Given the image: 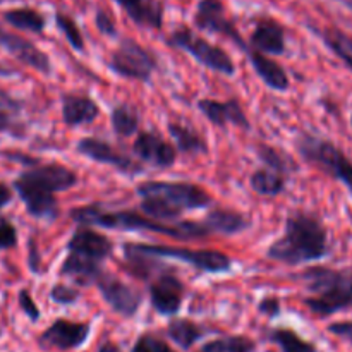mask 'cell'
I'll return each mask as SVG.
<instances>
[{"label":"cell","instance_id":"1","mask_svg":"<svg viewBox=\"0 0 352 352\" xmlns=\"http://www.w3.org/2000/svg\"><path fill=\"white\" fill-rule=\"evenodd\" d=\"M79 182L76 172L65 165L50 162V164H34L17 175L12 182V189L17 192L21 201L26 206V212L38 220L54 222L58 217L57 192L69 191Z\"/></svg>","mask_w":352,"mask_h":352},{"label":"cell","instance_id":"2","mask_svg":"<svg viewBox=\"0 0 352 352\" xmlns=\"http://www.w3.org/2000/svg\"><path fill=\"white\" fill-rule=\"evenodd\" d=\"M195 24L198 30L206 31V33L229 38L243 54H246L254 72L260 76V79L268 88L274 89V91H287L289 86H291L287 72L284 71L280 64L250 47V43L241 36L234 21L227 16V9L222 0H199L198 6H196Z\"/></svg>","mask_w":352,"mask_h":352},{"label":"cell","instance_id":"3","mask_svg":"<svg viewBox=\"0 0 352 352\" xmlns=\"http://www.w3.org/2000/svg\"><path fill=\"white\" fill-rule=\"evenodd\" d=\"M330 253L329 230L322 220L308 212H294L285 219L284 234L267 250L268 260L278 263H309Z\"/></svg>","mask_w":352,"mask_h":352},{"label":"cell","instance_id":"4","mask_svg":"<svg viewBox=\"0 0 352 352\" xmlns=\"http://www.w3.org/2000/svg\"><path fill=\"white\" fill-rule=\"evenodd\" d=\"M71 219L79 226L120 230H148V232L164 234V236L174 237L179 241L201 239V237L212 234L205 222H184V220H179L175 223L157 222V220L146 215H140L133 210L105 212L100 203H91V205L71 210Z\"/></svg>","mask_w":352,"mask_h":352},{"label":"cell","instance_id":"5","mask_svg":"<svg viewBox=\"0 0 352 352\" xmlns=\"http://www.w3.org/2000/svg\"><path fill=\"white\" fill-rule=\"evenodd\" d=\"M136 192L144 215L165 223L170 220L179 222L186 212L203 210L213 201L206 189L192 182L144 181L138 184Z\"/></svg>","mask_w":352,"mask_h":352},{"label":"cell","instance_id":"6","mask_svg":"<svg viewBox=\"0 0 352 352\" xmlns=\"http://www.w3.org/2000/svg\"><path fill=\"white\" fill-rule=\"evenodd\" d=\"M65 248L67 256L60 267V275L74 278L79 285H89L95 284L103 272L102 265L112 254L113 243L91 227L79 226Z\"/></svg>","mask_w":352,"mask_h":352},{"label":"cell","instance_id":"7","mask_svg":"<svg viewBox=\"0 0 352 352\" xmlns=\"http://www.w3.org/2000/svg\"><path fill=\"white\" fill-rule=\"evenodd\" d=\"M309 292L305 305L318 316H330L352 306V270L313 267L299 275Z\"/></svg>","mask_w":352,"mask_h":352},{"label":"cell","instance_id":"8","mask_svg":"<svg viewBox=\"0 0 352 352\" xmlns=\"http://www.w3.org/2000/svg\"><path fill=\"white\" fill-rule=\"evenodd\" d=\"M296 148L302 160L342 182L352 196V160L336 143L315 134L302 133L296 140Z\"/></svg>","mask_w":352,"mask_h":352},{"label":"cell","instance_id":"9","mask_svg":"<svg viewBox=\"0 0 352 352\" xmlns=\"http://www.w3.org/2000/svg\"><path fill=\"white\" fill-rule=\"evenodd\" d=\"M124 248L146 258H172L182 261L206 274H223L232 268V260L222 251L215 250H188V248L162 246V244L127 243Z\"/></svg>","mask_w":352,"mask_h":352},{"label":"cell","instance_id":"10","mask_svg":"<svg viewBox=\"0 0 352 352\" xmlns=\"http://www.w3.org/2000/svg\"><path fill=\"white\" fill-rule=\"evenodd\" d=\"M165 41H167L168 47L177 48V50L189 54L198 64L210 69V71L229 76V78H232L236 74V64L230 58V55L223 48L210 43L203 36H198L189 28H179V30L172 31Z\"/></svg>","mask_w":352,"mask_h":352},{"label":"cell","instance_id":"11","mask_svg":"<svg viewBox=\"0 0 352 352\" xmlns=\"http://www.w3.org/2000/svg\"><path fill=\"white\" fill-rule=\"evenodd\" d=\"M107 67L120 78L148 82L158 69V58L133 38H122L110 55Z\"/></svg>","mask_w":352,"mask_h":352},{"label":"cell","instance_id":"12","mask_svg":"<svg viewBox=\"0 0 352 352\" xmlns=\"http://www.w3.org/2000/svg\"><path fill=\"white\" fill-rule=\"evenodd\" d=\"M95 285L98 289L100 296L103 298V301L117 315L124 316V318H131V316L136 315L138 309L143 305V294H141V291L124 284L120 278L109 274V272H102L98 275V278L95 280Z\"/></svg>","mask_w":352,"mask_h":352},{"label":"cell","instance_id":"13","mask_svg":"<svg viewBox=\"0 0 352 352\" xmlns=\"http://www.w3.org/2000/svg\"><path fill=\"white\" fill-rule=\"evenodd\" d=\"M76 151L82 155V157L89 158V160L98 162V164L103 165H110V167H113L116 170L122 172L126 175H136L144 170L140 162L119 151L110 143L100 140V138H82L76 144Z\"/></svg>","mask_w":352,"mask_h":352},{"label":"cell","instance_id":"14","mask_svg":"<svg viewBox=\"0 0 352 352\" xmlns=\"http://www.w3.org/2000/svg\"><path fill=\"white\" fill-rule=\"evenodd\" d=\"M89 323L69 322L58 318L38 337V344L43 349H60L71 351L82 346L89 337Z\"/></svg>","mask_w":352,"mask_h":352},{"label":"cell","instance_id":"15","mask_svg":"<svg viewBox=\"0 0 352 352\" xmlns=\"http://www.w3.org/2000/svg\"><path fill=\"white\" fill-rule=\"evenodd\" d=\"M150 302L157 313L164 316H174L181 311L182 298H184V284L174 274H158L151 280Z\"/></svg>","mask_w":352,"mask_h":352},{"label":"cell","instance_id":"16","mask_svg":"<svg viewBox=\"0 0 352 352\" xmlns=\"http://www.w3.org/2000/svg\"><path fill=\"white\" fill-rule=\"evenodd\" d=\"M133 153L143 164L157 168H170L177 158V150L174 144L158 136L157 133H148V131L138 134L133 144Z\"/></svg>","mask_w":352,"mask_h":352},{"label":"cell","instance_id":"17","mask_svg":"<svg viewBox=\"0 0 352 352\" xmlns=\"http://www.w3.org/2000/svg\"><path fill=\"white\" fill-rule=\"evenodd\" d=\"M0 47L9 52L19 62L26 64L28 67L34 69L45 76L52 74V62L43 50H40L36 45L31 43L26 38L3 30L2 26H0Z\"/></svg>","mask_w":352,"mask_h":352},{"label":"cell","instance_id":"18","mask_svg":"<svg viewBox=\"0 0 352 352\" xmlns=\"http://www.w3.org/2000/svg\"><path fill=\"white\" fill-rule=\"evenodd\" d=\"M198 109L213 126L220 127V129H226L227 126H237L241 129H250L251 127L243 105L236 98L226 100V102L203 98L198 102Z\"/></svg>","mask_w":352,"mask_h":352},{"label":"cell","instance_id":"19","mask_svg":"<svg viewBox=\"0 0 352 352\" xmlns=\"http://www.w3.org/2000/svg\"><path fill=\"white\" fill-rule=\"evenodd\" d=\"M250 47L263 55H282L285 52V30L274 17H261L250 36Z\"/></svg>","mask_w":352,"mask_h":352},{"label":"cell","instance_id":"20","mask_svg":"<svg viewBox=\"0 0 352 352\" xmlns=\"http://www.w3.org/2000/svg\"><path fill=\"white\" fill-rule=\"evenodd\" d=\"M62 120L65 126H88L98 119V103L82 93H65L62 95Z\"/></svg>","mask_w":352,"mask_h":352},{"label":"cell","instance_id":"21","mask_svg":"<svg viewBox=\"0 0 352 352\" xmlns=\"http://www.w3.org/2000/svg\"><path fill=\"white\" fill-rule=\"evenodd\" d=\"M113 2L119 3L138 26L162 30L164 3L160 0H113Z\"/></svg>","mask_w":352,"mask_h":352},{"label":"cell","instance_id":"22","mask_svg":"<svg viewBox=\"0 0 352 352\" xmlns=\"http://www.w3.org/2000/svg\"><path fill=\"white\" fill-rule=\"evenodd\" d=\"M203 222L210 229L212 234H223V236H232V234L243 232L250 227V220L234 210L226 208H213Z\"/></svg>","mask_w":352,"mask_h":352},{"label":"cell","instance_id":"23","mask_svg":"<svg viewBox=\"0 0 352 352\" xmlns=\"http://www.w3.org/2000/svg\"><path fill=\"white\" fill-rule=\"evenodd\" d=\"M167 129L168 134L172 136V140H174V148L177 151H181V153L198 155L208 151L205 140H203L192 127L184 126V124L179 122H168Z\"/></svg>","mask_w":352,"mask_h":352},{"label":"cell","instance_id":"24","mask_svg":"<svg viewBox=\"0 0 352 352\" xmlns=\"http://www.w3.org/2000/svg\"><path fill=\"white\" fill-rule=\"evenodd\" d=\"M250 186L260 196H278L285 191L287 175H282L272 168H258L251 174Z\"/></svg>","mask_w":352,"mask_h":352},{"label":"cell","instance_id":"25","mask_svg":"<svg viewBox=\"0 0 352 352\" xmlns=\"http://www.w3.org/2000/svg\"><path fill=\"white\" fill-rule=\"evenodd\" d=\"M3 19L10 26L17 30L30 31V33H43L47 26V19L41 12L31 9V7H19V9H10L3 12Z\"/></svg>","mask_w":352,"mask_h":352},{"label":"cell","instance_id":"26","mask_svg":"<svg viewBox=\"0 0 352 352\" xmlns=\"http://www.w3.org/2000/svg\"><path fill=\"white\" fill-rule=\"evenodd\" d=\"M110 122H112V129L117 136L129 138L140 129V113H138L136 107L129 105V103H120L112 109Z\"/></svg>","mask_w":352,"mask_h":352},{"label":"cell","instance_id":"27","mask_svg":"<svg viewBox=\"0 0 352 352\" xmlns=\"http://www.w3.org/2000/svg\"><path fill=\"white\" fill-rule=\"evenodd\" d=\"M318 34L322 36L323 43L347 65L352 71V36L347 34L346 31L339 30L336 26H329L325 30L318 31Z\"/></svg>","mask_w":352,"mask_h":352},{"label":"cell","instance_id":"28","mask_svg":"<svg viewBox=\"0 0 352 352\" xmlns=\"http://www.w3.org/2000/svg\"><path fill=\"white\" fill-rule=\"evenodd\" d=\"M167 333L177 346H181L182 349H189L192 344L198 342L205 336V330L188 318H175L168 323Z\"/></svg>","mask_w":352,"mask_h":352},{"label":"cell","instance_id":"29","mask_svg":"<svg viewBox=\"0 0 352 352\" xmlns=\"http://www.w3.org/2000/svg\"><path fill=\"white\" fill-rule=\"evenodd\" d=\"M258 158L261 160V164L267 168L278 172L282 175L292 174V172L298 170V164L289 157L287 153L280 151L275 146H268V144H260L258 146Z\"/></svg>","mask_w":352,"mask_h":352},{"label":"cell","instance_id":"30","mask_svg":"<svg viewBox=\"0 0 352 352\" xmlns=\"http://www.w3.org/2000/svg\"><path fill=\"white\" fill-rule=\"evenodd\" d=\"M270 340L280 347L282 352H318L315 344L308 342L291 329H275L270 332Z\"/></svg>","mask_w":352,"mask_h":352},{"label":"cell","instance_id":"31","mask_svg":"<svg viewBox=\"0 0 352 352\" xmlns=\"http://www.w3.org/2000/svg\"><path fill=\"white\" fill-rule=\"evenodd\" d=\"M254 347H256L254 342L248 337L232 336L212 340V342L205 344L199 352H253Z\"/></svg>","mask_w":352,"mask_h":352},{"label":"cell","instance_id":"32","mask_svg":"<svg viewBox=\"0 0 352 352\" xmlns=\"http://www.w3.org/2000/svg\"><path fill=\"white\" fill-rule=\"evenodd\" d=\"M55 24L76 52H85V38L78 23L65 12H55Z\"/></svg>","mask_w":352,"mask_h":352},{"label":"cell","instance_id":"33","mask_svg":"<svg viewBox=\"0 0 352 352\" xmlns=\"http://www.w3.org/2000/svg\"><path fill=\"white\" fill-rule=\"evenodd\" d=\"M133 352H175L165 340L151 336V333H143L134 344Z\"/></svg>","mask_w":352,"mask_h":352},{"label":"cell","instance_id":"34","mask_svg":"<svg viewBox=\"0 0 352 352\" xmlns=\"http://www.w3.org/2000/svg\"><path fill=\"white\" fill-rule=\"evenodd\" d=\"M50 299L55 305L72 306L78 302L79 291L74 287H69V285L65 284H55L50 291Z\"/></svg>","mask_w":352,"mask_h":352},{"label":"cell","instance_id":"35","mask_svg":"<svg viewBox=\"0 0 352 352\" xmlns=\"http://www.w3.org/2000/svg\"><path fill=\"white\" fill-rule=\"evenodd\" d=\"M17 246V230L12 222L0 219V251Z\"/></svg>","mask_w":352,"mask_h":352},{"label":"cell","instance_id":"36","mask_svg":"<svg viewBox=\"0 0 352 352\" xmlns=\"http://www.w3.org/2000/svg\"><path fill=\"white\" fill-rule=\"evenodd\" d=\"M95 24L98 31L105 36H117V26L113 21L112 14L103 9H96L95 12Z\"/></svg>","mask_w":352,"mask_h":352},{"label":"cell","instance_id":"37","mask_svg":"<svg viewBox=\"0 0 352 352\" xmlns=\"http://www.w3.org/2000/svg\"><path fill=\"white\" fill-rule=\"evenodd\" d=\"M17 299H19V306H21V309H23L24 315H26L31 322H38L41 316V313H40V308L36 306V302H34L33 298H31L30 291H26V289H21L19 294H17Z\"/></svg>","mask_w":352,"mask_h":352},{"label":"cell","instance_id":"38","mask_svg":"<svg viewBox=\"0 0 352 352\" xmlns=\"http://www.w3.org/2000/svg\"><path fill=\"white\" fill-rule=\"evenodd\" d=\"M258 311L267 316H277L280 313V301L275 296H267L258 305Z\"/></svg>","mask_w":352,"mask_h":352},{"label":"cell","instance_id":"39","mask_svg":"<svg viewBox=\"0 0 352 352\" xmlns=\"http://www.w3.org/2000/svg\"><path fill=\"white\" fill-rule=\"evenodd\" d=\"M329 332L333 336L346 339L347 342L352 344V322H337L329 325Z\"/></svg>","mask_w":352,"mask_h":352},{"label":"cell","instance_id":"40","mask_svg":"<svg viewBox=\"0 0 352 352\" xmlns=\"http://www.w3.org/2000/svg\"><path fill=\"white\" fill-rule=\"evenodd\" d=\"M0 109H7V110H19L21 109V103L17 100H14L12 96L7 95L6 91L0 89Z\"/></svg>","mask_w":352,"mask_h":352},{"label":"cell","instance_id":"41","mask_svg":"<svg viewBox=\"0 0 352 352\" xmlns=\"http://www.w3.org/2000/svg\"><path fill=\"white\" fill-rule=\"evenodd\" d=\"M30 267L34 274L40 272V253H38V246L30 241Z\"/></svg>","mask_w":352,"mask_h":352},{"label":"cell","instance_id":"42","mask_svg":"<svg viewBox=\"0 0 352 352\" xmlns=\"http://www.w3.org/2000/svg\"><path fill=\"white\" fill-rule=\"evenodd\" d=\"M10 201H12V191H10L9 186L0 182V210H2L3 206L9 205ZM0 219H2V217H0Z\"/></svg>","mask_w":352,"mask_h":352},{"label":"cell","instance_id":"43","mask_svg":"<svg viewBox=\"0 0 352 352\" xmlns=\"http://www.w3.org/2000/svg\"><path fill=\"white\" fill-rule=\"evenodd\" d=\"M10 127H12V119H10L9 113L0 110V133H6Z\"/></svg>","mask_w":352,"mask_h":352},{"label":"cell","instance_id":"44","mask_svg":"<svg viewBox=\"0 0 352 352\" xmlns=\"http://www.w3.org/2000/svg\"><path fill=\"white\" fill-rule=\"evenodd\" d=\"M98 352H120V351H119V347H117V346H113V344L107 342V344H103L102 347H100Z\"/></svg>","mask_w":352,"mask_h":352},{"label":"cell","instance_id":"45","mask_svg":"<svg viewBox=\"0 0 352 352\" xmlns=\"http://www.w3.org/2000/svg\"><path fill=\"white\" fill-rule=\"evenodd\" d=\"M346 3H347V6H349L351 9H352V0H346Z\"/></svg>","mask_w":352,"mask_h":352},{"label":"cell","instance_id":"46","mask_svg":"<svg viewBox=\"0 0 352 352\" xmlns=\"http://www.w3.org/2000/svg\"><path fill=\"white\" fill-rule=\"evenodd\" d=\"M351 126H352V116H351Z\"/></svg>","mask_w":352,"mask_h":352},{"label":"cell","instance_id":"47","mask_svg":"<svg viewBox=\"0 0 352 352\" xmlns=\"http://www.w3.org/2000/svg\"><path fill=\"white\" fill-rule=\"evenodd\" d=\"M0 336H2V330H0Z\"/></svg>","mask_w":352,"mask_h":352}]
</instances>
